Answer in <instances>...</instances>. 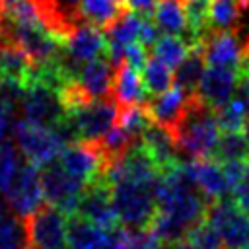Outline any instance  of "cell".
Masks as SVG:
<instances>
[{
    "label": "cell",
    "mask_w": 249,
    "mask_h": 249,
    "mask_svg": "<svg viewBox=\"0 0 249 249\" xmlns=\"http://www.w3.org/2000/svg\"><path fill=\"white\" fill-rule=\"evenodd\" d=\"M206 198L191 183L185 163L161 171L156 183V214L150 228L163 243H179L206 216Z\"/></svg>",
    "instance_id": "1"
},
{
    "label": "cell",
    "mask_w": 249,
    "mask_h": 249,
    "mask_svg": "<svg viewBox=\"0 0 249 249\" xmlns=\"http://www.w3.org/2000/svg\"><path fill=\"white\" fill-rule=\"evenodd\" d=\"M220 134L222 132L216 123V111L204 103L198 93H191L183 119L173 134L179 152L187 154L191 160L212 158Z\"/></svg>",
    "instance_id": "2"
},
{
    "label": "cell",
    "mask_w": 249,
    "mask_h": 249,
    "mask_svg": "<svg viewBox=\"0 0 249 249\" xmlns=\"http://www.w3.org/2000/svg\"><path fill=\"white\" fill-rule=\"evenodd\" d=\"M12 136L19 154L37 167H45L56 161L62 148L68 144L56 128L33 124L23 119H16L12 126Z\"/></svg>",
    "instance_id": "3"
},
{
    "label": "cell",
    "mask_w": 249,
    "mask_h": 249,
    "mask_svg": "<svg viewBox=\"0 0 249 249\" xmlns=\"http://www.w3.org/2000/svg\"><path fill=\"white\" fill-rule=\"evenodd\" d=\"M109 187L119 224L124 228L150 226L156 214V185L119 181Z\"/></svg>",
    "instance_id": "4"
},
{
    "label": "cell",
    "mask_w": 249,
    "mask_h": 249,
    "mask_svg": "<svg viewBox=\"0 0 249 249\" xmlns=\"http://www.w3.org/2000/svg\"><path fill=\"white\" fill-rule=\"evenodd\" d=\"M117 113H119L117 101L113 97H103V99H93L91 103L76 111L64 113V121L72 130L74 140L97 142L115 126Z\"/></svg>",
    "instance_id": "5"
},
{
    "label": "cell",
    "mask_w": 249,
    "mask_h": 249,
    "mask_svg": "<svg viewBox=\"0 0 249 249\" xmlns=\"http://www.w3.org/2000/svg\"><path fill=\"white\" fill-rule=\"evenodd\" d=\"M19 113L27 123L53 128H56L64 121V109L58 99L56 88L39 80L37 76H33V80L23 88Z\"/></svg>",
    "instance_id": "6"
},
{
    "label": "cell",
    "mask_w": 249,
    "mask_h": 249,
    "mask_svg": "<svg viewBox=\"0 0 249 249\" xmlns=\"http://www.w3.org/2000/svg\"><path fill=\"white\" fill-rule=\"evenodd\" d=\"M107 56V37L103 29L82 21L76 31L62 41V56L60 64L68 76H78L84 64L93 58Z\"/></svg>",
    "instance_id": "7"
},
{
    "label": "cell",
    "mask_w": 249,
    "mask_h": 249,
    "mask_svg": "<svg viewBox=\"0 0 249 249\" xmlns=\"http://www.w3.org/2000/svg\"><path fill=\"white\" fill-rule=\"evenodd\" d=\"M68 214L53 204H43L25 224L29 249H64L68 235Z\"/></svg>",
    "instance_id": "8"
},
{
    "label": "cell",
    "mask_w": 249,
    "mask_h": 249,
    "mask_svg": "<svg viewBox=\"0 0 249 249\" xmlns=\"http://www.w3.org/2000/svg\"><path fill=\"white\" fill-rule=\"evenodd\" d=\"M6 204L12 210V214L19 220H27L31 214H35L43 202H45V191H43V179H41V167L25 161L19 165L14 181L10 183L8 191L4 193Z\"/></svg>",
    "instance_id": "9"
},
{
    "label": "cell",
    "mask_w": 249,
    "mask_h": 249,
    "mask_svg": "<svg viewBox=\"0 0 249 249\" xmlns=\"http://www.w3.org/2000/svg\"><path fill=\"white\" fill-rule=\"evenodd\" d=\"M220 233L226 249H249V212L230 200L210 202L204 216Z\"/></svg>",
    "instance_id": "10"
},
{
    "label": "cell",
    "mask_w": 249,
    "mask_h": 249,
    "mask_svg": "<svg viewBox=\"0 0 249 249\" xmlns=\"http://www.w3.org/2000/svg\"><path fill=\"white\" fill-rule=\"evenodd\" d=\"M41 179H43L45 200H49V204L64 210L66 214H74L78 200L88 185L82 183L80 179L72 177L58 161L45 165L41 171Z\"/></svg>",
    "instance_id": "11"
},
{
    "label": "cell",
    "mask_w": 249,
    "mask_h": 249,
    "mask_svg": "<svg viewBox=\"0 0 249 249\" xmlns=\"http://www.w3.org/2000/svg\"><path fill=\"white\" fill-rule=\"evenodd\" d=\"M58 163L72 177L80 179L86 185L99 181L105 171V160L99 148L95 146V142H84V140L68 142L58 156Z\"/></svg>",
    "instance_id": "12"
},
{
    "label": "cell",
    "mask_w": 249,
    "mask_h": 249,
    "mask_svg": "<svg viewBox=\"0 0 249 249\" xmlns=\"http://www.w3.org/2000/svg\"><path fill=\"white\" fill-rule=\"evenodd\" d=\"M74 214L97 224L99 228L107 231H113L119 226V218H117L113 198H111V187L103 179L89 183L86 187V191L82 193L78 200Z\"/></svg>",
    "instance_id": "13"
},
{
    "label": "cell",
    "mask_w": 249,
    "mask_h": 249,
    "mask_svg": "<svg viewBox=\"0 0 249 249\" xmlns=\"http://www.w3.org/2000/svg\"><path fill=\"white\" fill-rule=\"evenodd\" d=\"M33 4L47 31L58 41L68 39L84 21L80 12L82 0H33Z\"/></svg>",
    "instance_id": "14"
},
{
    "label": "cell",
    "mask_w": 249,
    "mask_h": 249,
    "mask_svg": "<svg viewBox=\"0 0 249 249\" xmlns=\"http://www.w3.org/2000/svg\"><path fill=\"white\" fill-rule=\"evenodd\" d=\"M247 37L239 35V29H228V31H216L210 29L202 39L204 56L208 66H226V68H239L243 47Z\"/></svg>",
    "instance_id": "15"
},
{
    "label": "cell",
    "mask_w": 249,
    "mask_h": 249,
    "mask_svg": "<svg viewBox=\"0 0 249 249\" xmlns=\"http://www.w3.org/2000/svg\"><path fill=\"white\" fill-rule=\"evenodd\" d=\"M185 171H187L191 183L196 187V191L210 202L222 200L230 193V185H228L224 167L214 158L191 160L189 163H185Z\"/></svg>",
    "instance_id": "16"
},
{
    "label": "cell",
    "mask_w": 249,
    "mask_h": 249,
    "mask_svg": "<svg viewBox=\"0 0 249 249\" xmlns=\"http://www.w3.org/2000/svg\"><path fill=\"white\" fill-rule=\"evenodd\" d=\"M237 74H239V68L206 66L196 93L204 103H208L214 111H218L233 99Z\"/></svg>",
    "instance_id": "17"
},
{
    "label": "cell",
    "mask_w": 249,
    "mask_h": 249,
    "mask_svg": "<svg viewBox=\"0 0 249 249\" xmlns=\"http://www.w3.org/2000/svg\"><path fill=\"white\" fill-rule=\"evenodd\" d=\"M187 99H189V93H185L177 84H173L167 91L144 101V107H146L152 123H156V124L167 128L171 134H175V130L183 119V113L187 109Z\"/></svg>",
    "instance_id": "18"
},
{
    "label": "cell",
    "mask_w": 249,
    "mask_h": 249,
    "mask_svg": "<svg viewBox=\"0 0 249 249\" xmlns=\"http://www.w3.org/2000/svg\"><path fill=\"white\" fill-rule=\"evenodd\" d=\"M140 142L146 148V152L150 154V158L154 160V163L160 167V171H165V169L179 163V154L181 152H179L175 136L167 128L152 123L142 132Z\"/></svg>",
    "instance_id": "19"
},
{
    "label": "cell",
    "mask_w": 249,
    "mask_h": 249,
    "mask_svg": "<svg viewBox=\"0 0 249 249\" xmlns=\"http://www.w3.org/2000/svg\"><path fill=\"white\" fill-rule=\"evenodd\" d=\"M111 97L117 101V105H134L150 99L142 84V74L132 66H128L124 60L117 64L113 70Z\"/></svg>",
    "instance_id": "20"
},
{
    "label": "cell",
    "mask_w": 249,
    "mask_h": 249,
    "mask_svg": "<svg viewBox=\"0 0 249 249\" xmlns=\"http://www.w3.org/2000/svg\"><path fill=\"white\" fill-rule=\"evenodd\" d=\"M111 241V231L99 228L97 224L74 216L68 220V235L66 245L68 249H107Z\"/></svg>",
    "instance_id": "21"
},
{
    "label": "cell",
    "mask_w": 249,
    "mask_h": 249,
    "mask_svg": "<svg viewBox=\"0 0 249 249\" xmlns=\"http://www.w3.org/2000/svg\"><path fill=\"white\" fill-rule=\"evenodd\" d=\"M113 70L115 68L111 60L107 56H99L84 64L76 78L80 80V84L86 88V91L93 99H103V97H111Z\"/></svg>",
    "instance_id": "22"
},
{
    "label": "cell",
    "mask_w": 249,
    "mask_h": 249,
    "mask_svg": "<svg viewBox=\"0 0 249 249\" xmlns=\"http://www.w3.org/2000/svg\"><path fill=\"white\" fill-rule=\"evenodd\" d=\"M206 56H204V47L200 41L193 43L189 54L185 60L175 68L173 72V84H177L185 93H196L198 84L202 80V74L206 70Z\"/></svg>",
    "instance_id": "23"
},
{
    "label": "cell",
    "mask_w": 249,
    "mask_h": 249,
    "mask_svg": "<svg viewBox=\"0 0 249 249\" xmlns=\"http://www.w3.org/2000/svg\"><path fill=\"white\" fill-rule=\"evenodd\" d=\"M249 8V0H210L208 25L216 31L239 29V19Z\"/></svg>",
    "instance_id": "24"
},
{
    "label": "cell",
    "mask_w": 249,
    "mask_h": 249,
    "mask_svg": "<svg viewBox=\"0 0 249 249\" xmlns=\"http://www.w3.org/2000/svg\"><path fill=\"white\" fill-rule=\"evenodd\" d=\"M154 23L160 27L163 35H179L189 41L187 18L181 0H160L154 14Z\"/></svg>",
    "instance_id": "25"
},
{
    "label": "cell",
    "mask_w": 249,
    "mask_h": 249,
    "mask_svg": "<svg viewBox=\"0 0 249 249\" xmlns=\"http://www.w3.org/2000/svg\"><path fill=\"white\" fill-rule=\"evenodd\" d=\"M124 10H126V4L117 0H82V6H80L84 21L99 29H105L107 25H111Z\"/></svg>",
    "instance_id": "26"
},
{
    "label": "cell",
    "mask_w": 249,
    "mask_h": 249,
    "mask_svg": "<svg viewBox=\"0 0 249 249\" xmlns=\"http://www.w3.org/2000/svg\"><path fill=\"white\" fill-rule=\"evenodd\" d=\"M142 25V18L136 16L134 12H130L128 8L111 23L103 29L105 37H107V45L111 47H126L128 43H132L138 37V29Z\"/></svg>",
    "instance_id": "27"
},
{
    "label": "cell",
    "mask_w": 249,
    "mask_h": 249,
    "mask_svg": "<svg viewBox=\"0 0 249 249\" xmlns=\"http://www.w3.org/2000/svg\"><path fill=\"white\" fill-rule=\"evenodd\" d=\"M140 74H142V84H144V89L148 91V95H160L173 86L171 68L165 62H161L156 54L148 56V62Z\"/></svg>",
    "instance_id": "28"
},
{
    "label": "cell",
    "mask_w": 249,
    "mask_h": 249,
    "mask_svg": "<svg viewBox=\"0 0 249 249\" xmlns=\"http://www.w3.org/2000/svg\"><path fill=\"white\" fill-rule=\"evenodd\" d=\"M191 47L193 45L185 37H179V35H161L158 39V43L154 45L152 54H156L169 68H177L185 60V56L189 54Z\"/></svg>",
    "instance_id": "29"
},
{
    "label": "cell",
    "mask_w": 249,
    "mask_h": 249,
    "mask_svg": "<svg viewBox=\"0 0 249 249\" xmlns=\"http://www.w3.org/2000/svg\"><path fill=\"white\" fill-rule=\"evenodd\" d=\"M212 158L222 161V163L224 161L249 160V148H247L243 132H222Z\"/></svg>",
    "instance_id": "30"
},
{
    "label": "cell",
    "mask_w": 249,
    "mask_h": 249,
    "mask_svg": "<svg viewBox=\"0 0 249 249\" xmlns=\"http://www.w3.org/2000/svg\"><path fill=\"white\" fill-rule=\"evenodd\" d=\"M19 150L14 142H0V195H4L19 169Z\"/></svg>",
    "instance_id": "31"
},
{
    "label": "cell",
    "mask_w": 249,
    "mask_h": 249,
    "mask_svg": "<svg viewBox=\"0 0 249 249\" xmlns=\"http://www.w3.org/2000/svg\"><path fill=\"white\" fill-rule=\"evenodd\" d=\"M216 123L220 126V132H243L247 115L239 99H231L228 105L216 111Z\"/></svg>",
    "instance_id": "32"
},
{
    "label": "cell",
    "mask_w": 249,
    "mask_h": 249,
    "mask_svg": "<svg viewBox=\"0 0 249 249\" xmlns=\"http://www.w3.org/2000/svg\"><path fill=\"white\" fill-rule=\"evenodd\" d=\"M148 56H150V53L140 41H132L124 47V62L128 66H132L134 70H138V72L144 70V66L148 62Z\"/></svg>",
    "instance_id": "33"
},
{
    "label": "cell",
    "mask_w": 249,
    "mask_h": 249,
    "mask_svg": "<svg viewBox=\"0 0 249 249\" xmlns=\"http://www.w3.org/2000/svg\"><path fill=\"white\" fill-rule=\"evenodd\" d=\"M16 111H18V107L0 95V142H4L12 134V126L16 123V119H14Z\"/></svg>",
    "instance_id": "34"
},
{
    "label": "cell",
    "mask_w": 249,
    "mask_h": 249,
    "mask_svg": "<svg viewBox=\"0 0 249 249\" xmlns=\"http://www.w3.org/2000/svg\"><path fill=\"white\" fill-rule=\"evenodd\" d=\"M161 37L160 27L152 21V19H142V25L138 29V41L146 47V49H154V45L158 43V39Z\"/></svg>",
    "instance_id": "35"
},
{
    "label": "cell",
    "mask_w": 249,
    "mask_h": 249,
    "mask_svg": "<svg viewBox=\"0 0 249 249\" xmlns=\"http://www.w3.org/2000/svg\"><path fill=\"white\" fill-rule=\"evenodd\" d=\"M124 4L130 12H134L142 19H152L160 0H124Z\"/></svg>",
    "instance_id": "36"
},
{
    "label": "cell",
    "mask_w": 249,
    "mask_h": 249,
    "mask_svg": "<svg viewBox=\"0 0 249 249\" xmlns=\"http://www.w3.org/2000/svg\"><path fill=\"white\" fill-rule=\"evenodd\" d=\"M231 195H233V198H235V204H239L245 212H249V161H247V167H245L243 177H241L239 183L233 187Z\"/></svg>",
    "instance_id": "37"
},
{
    "label": "cell",
    "mask_w": 249,
    "mask_h": 249,
    "mask_svg": "<svg viewBox=\"0 0 249 249\" xmlns=\"http://www.w3.org/2000/svg\"><path fill=\"white\" fill-rule=\"evenodd\" d=\"M233 97L241 101V105L245 109V115L249 119V74L243 72V70H239V74H237V84H235Z\"/></svg>",
    "instance_id": "38"
},
{
    "label": "cell",
    "mask_w": 249,
    "mask_h": 249,
    "mask_svg": "<svg viewBox=\"0 0 249 249\" xmlns=\"http://www.w3.org/2000/svg\"><path fill=\"white\" fill-rule=\"evenodd\" d=\"M239 70L247 72L249 74V37L245 41V47H243V56H241V64H239Z\"/></svg>",
    "instance_id": "39"
},
{
    "label": "cell",
    "mask_w": 249,
    "mask_h": 249,
    "mask_svg": "<svg viewBox=\"0 0 249 249\" xmlns=\"http://www.w3.org/2000/svg\"><path fill=\"white\" fill-rule=\"evenodd\" d=\"M243 136H245V142H247V148H249V119H247L245 128H243Z\"/></svg>",
    "instance_id": "40"
},
{
    "label": "cell",
    "mask_w": 249,
    "mask_h": 249,
    "mask_svg": "<svg viewBox=\"0 0 249 249\" xmlns=\"http://www.w3.org/2000/svg\"><path fill=\"white\" fill-rule=\"evenodd\" d=\"M107 249H113V247H111V245H109V247H107Z\"/></svg>",
    "instance_id": "41"
},
{
    "label": "cell",
    "mask_w": 249,
    "mask_h": 249,
    "mask_svg": "<svg viewBox=\"0 0 249 249\" xmlns=\"http://www.w3.org/2000/svg\"><path fill=\"white\" fill-rule=\"evenodd\" d=\"M117 2H124V0H117Z\"/></svg>",
    "instance_id": "42"
}]
</instances>
